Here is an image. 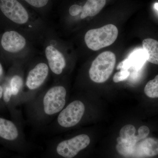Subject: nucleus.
<instances>
[{"mask_svg":"<svg viewBox=\"0 0 158 158\" xmlns=\"http://www.w3.org/2000/svg\"><path fill=\"white\" fill-rule=\"evenodd\" d=\"M142 46L146 53L147 61L158 65V41L152 38H147L143 40Z\"/></svg>","mask_w":158,"mask_h":158,"instance_id":"nucleus-13","label":"nucleus"},{"mask_svg":"<svg viewBox=\"0 0 158 158\" xmlns=\"http://www.w3.org/2000/svg\"><path fill=\"white\" fill-rule=\"evenodd\" d=\"M118 30L113 24H108L99 28L91 29L87 31L85 36L87 47L96 51L109 46L116 41Z\"/></svg>","mask_w":158,"mask_h":158,"instance_id":"nucleus-4","label":"nucleus"},{"mask_svg":"<svg viewBox=\"0 0 158 158\" xmlns=\"http://www.w3.org/2000/svg\"><path fill=\"white\" fill-rule=\"evenodd\" d=\"M130 76V72L128 70L121 69L120 71L116 73L113 77V81L115 83L123 81L128 78Z\"/></svg>","mask_w":158,"mask_h":158,"instance_id":"nucleus-16","label":"nucleus"},{"mask_svg":"<svg viewBox=\"0 0 158 158\" xmlns=\"http://www.w3.org/2000/svg\"><path fill=\"white\" fill-rule=\"evenodd\" d=\"M136 157L155 156L158 155V138H146L136 145Z\"/></svg>","mask_w":158,"mask_h":158,"instance_id":"nucleus-11","label":"nucleus"},{"mask_svg":"<svg viewBox=\"0 0 158 158\" xmlns=\"http://www.w3.org/2000/svg\"><path fill=\"white\" fill-rule=\"evenodd\" d=\"M13 97L11 88L9 86H7L3 92V102L6 105L10 104V103H12Z\"/></svg>","mask_w":158,"mask_h":158,"instance_id":"nucleus-17","label":"nucleus"},{"mask_svg":"<svg viewBox=\"0 0 158 158\" xmlns=\"http://www.w3.org/2000/svg\"><path fill=\"white\" fill-rule=\"evenodd\" d=\"M149 128L146 126H142L138 129V135L136 136L138 141L146 138L149 134Z\"/></svg>","mask_w":158,"mask_h":158,"instance_id":"nucleus-18","label":"nucleus"},{"mask_svg":"<svg viewBox=\"0 0 158 158\" xmlns=\"http://www.w3.org/2000/svg\"><path fill=\"white\" fill-rule=\"evenodd\" d=\"M154 8L158 11V3H156L155 4Z\"/></svg>","mask_w":158,"mask_h":158,"instance_id":"nucleus-23","label":"nucleus"},{"mask_svg":"<svg viewBox=\"0 0 158 158\" xmlns=\"http://www.w3.org/2000/svg\"><path fill=\"white\" fill-rule=\"evenodd\" d=\"M147 60V56L143 49H138L131 53L128 58L125 59L117 65V69L128 70L133 68L139 70Z\"/></svg>","mask_w":158,"mask_h":158,"instance_id":"nucleus-10","label":"nucleus"},{"mask_svg":"<svg viewBox=\"0 0 158 158\" xmlns=\"http://www.w3.org/2000/svg\"><path fill=\"white\" fill-rule=\"evenodd\" d=\"M45 54L51 71L57 76L61 75L66 67V61L63 54L52 45L46 48Z\"/></svg>","mask_w":158,"mask_h":158,"instance_id":"nucleus-8","label":"nucleus"},{"mask_svg":"<svg viewBox=\"0 0 158 158\" xmlns=\"http://www.w3.org/2000/svg\"><path fill=\"white\" fill-rule=\"evenodd\" d=\"M0 142L14 149H21L27 144L23 124L0 117Z\"/></svg>","mask_w":158,"mask_h":158,"instance_id":"nucleus-3","label":"nucleus"},{"mask_svg":"<svg viewBox=\"0 0 158 158\" xmlns=\"http://www.w3.org/2000/svg\"><path fill=\"white\" fill-rule=\"evenodd\" d=\"M90 138L86 134H80L66 139H59L55 143L54 152L59 158H73L89 146Z\"/></svg>","mask_w":158,"mask_h":158,"instance_id":"nucleus-6","label":"nucleus"},{"mask_svg":"<svg viewBox=\"0 0 158 158\" xmlns=\"http://www.w3.org/2000/svg\"><path fill=\"white\" fill-rule=\"evenodd\" d=\"M31 6L36 8H42L46 6L49 0H25Z\"/></svg>","mask_w":158,"mask_h":158,"instance_id":"nucleus-19","label":"nucleus"},{"mask_svg":"<svg viewBox=\"0 0 158 158\" xmlns=\"http://www.w3.org/2000/svg\"><path fill=\"white\" fill-rule=\"evenodd\" d=\"M67 89L54 85L26 104L27 120L37 129L48 126L67 104Z\"/></svg>","mask_w":158,"mask_h":158,"instance_id":"nucleus-1","label":"nucleus"},{"mask_svg":"<svg viewBox=\"0 0 158 158\" xmlns=\"http://www.w3.org/2000/svg\"><path fill=\"white\" fill-rule=\"evenodd\" d=\"M3 74V68L2 67V65H1V63H0V76L2 75Z\"/></svg>","mask_w":158,"mask_h":158,"instance_id":"nucleus-22","label":"nucleus"},{"mask_svg":"<svg viewBox=\"0 0 158 158\" xmlns=\"http://www.w3.org/2000/svg\"><path fill=\"white\" fill-rule=\"evenodd\" d=\"M144 92L150 98H158V75L152 80L148 82L144 88Z\"/></svg>","mask_w":158,"mask_h":158,"instance_id":"nucleus-14","label":"nucleus"},{"mask_svg":"<svg viewBox=\"0 0 158 158\" xmlns=\"http://www.w3.org/2000/svg\"><path fill=\"white\" fill-rule=\"evenodd\" d=\"M116 63L115 54L110 51L99 55L92 62L89 76L92 81L102 83L107 81L113 73Z\"/></svg>","mask_w":158,"mask_h":158,"instance_id":"nucleus-5","label":"nucleus"},{"mask_svg":"<svg viewBox=\"0 0 158 158\" xmlns=\"http://www.w3.org/2000/svg\"><path fill=\"white\" fill-rule=\"evenodd\" d=\"M3 92H4V90H3V88L0 85V101L2 100L3 101Z\"/></svg>","mask_w":158,"mask_h":158,"instance_id":"nucleus-21","label":"nucleus"},{"mask_svg":"<svg viewBox=\"0 0 158 158\" xmlns=\"http://www.w3.org/2000/svg\"><path fill=\"white\" fill-rule=\"evenodd\" d=\"M136 132V129L132 125L128 124L122 128L119 132V136L124 140H129L134 138Z\"/></svg>","mask_w":158,"mask_h":158,"instance_id":"nucleus-15","label":"nucleus"},{"mask_svg":"<svg viewBox=\"0 0 158 158\" xmlns=\"http://www.w3.org/2000/svg\"><path fill=\"white\" fill-rule=\"evenodd\" d=\"M0 9L4 15L18 24H24L29 20L26 9L17 0H0Z\"/></svg>","mask_w":158,"mask_h":158,"instance_id":"nucleus-7","label":"nucleus"},{"mask_svg":"<svg viewBox=\"0 0 158 158\" xmlns=\"http://www.w3.org/2000/svg\"><path fill=\"white\" fill-rule=\"evenodd\" d=\"M25 38L15 31H6L1 39V44L5 51L17 53L22 50L26 45Z\"/></svg>","mask_w":158,"mask_h":158,"instance_id":"nucleus-9","label":"nucleus"},{"mask_svg":"<svg viewBox=\"0 0 158 158\" xmlns=\"http://www.w3.org/2000/svg\"><path fill=\"white\" fill-rule=\"evenodd\" d=\"M82 11V6L78 5H73L70 7L69 9V13L71 16H76L81 13Z\"/></svg>","mask_w":158,"mask_h":158,"instance_id":"nucleus-20","label":"nucleus"},{"mask_svg":"<svg viewBox=\"0 0 158 158\" xmlns=\"http://www.w3.org/2000/svg\"><path fill=\"white\" fill-rule=\"evenodd\" d=\"M106 4V0H87L83 7L81 18L93 17L99 13Z\"/></svg>","mask_w":158,"mask_h":158,"instance_id":"nucleus-12","label":"nucleus"},{"mask_svg":"<svg viewBox=\"0 0 158 158\" xmlns=\"http://www.w3.org/2000/svg\"><path fill=\"white\" fill-rule=\"evenodd\" d=\"M1 153H0V157H1Z\"/></svg>","mask_w":158,"mask_h":158,"instance_id":"nucleus-24","label":"nucleus"},{"mask_svg":"<svg viewBox=\"0 0 158 158\" xmlns=\"http://www.w3.org/2000/svg\"><path fill=\"white\" fill-rule=\"evenodd\" d=\"M49 69L48 65L44 62L38 63L30 69L25 84L27 90L19 98L17 105L26 104L37 96V91L48 76Z\"/></svg>","mask_w":158,"mask_h":158,"instance_id":"nucleus-2","label":"nucleus"}]
</instances>
